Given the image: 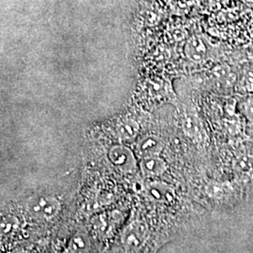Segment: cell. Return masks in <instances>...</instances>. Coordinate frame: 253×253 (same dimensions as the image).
I'll list each match as a JSON object with an SVG mask.
<instances>
[{
    "instance_id": "6da1fadb",
    "label": "cell",
    "mask_w": 253,
    "mask_h": 253,
    "mask_svg": "<svg viewBox=\"0 0 253 253\" xmlns=\"http://www.w3.org/2000/svg\"><path fill=\"white\" fill-rule=\"evenodd\" d=\"M27 211L40 220H51L58 215L61 209L60 202L53 196H39L27 202Z\"/></svg>"
},
{
    "instance_id": "7a4b0ae2",
    "label": "cell",
    "mask_w": 253,
    "mask_h": 253,
    "mask_svg": "<svg viewBox=\"0 0 253 253\" xmlns=\"http://www.w3.org/2000/svg\"><path fill=\"white\" fill-rule=\"evenodd\" d=\"M109 160L112 164L124 173L135 172L137 168L136 158L133 152L125 145H114L109 150Z\"/></svg>"
},
{
    "instance_id": "3957f363",
    "label": "cell",
    "mask_w": 253,
    "mask_h": 253,
    "mask_svg": "<svg viewBox=\"0 0 253 253\" xmlns=\"http://www.w3.org/2000/svg\"><path fill=\"white\" fill-rule=\"evenodd\" d=\"M213 46L206 38L194 36L190 38L185 45V54L193 62H203L209 58Z\"/></svg>"
},
{
    "instance_id": "277c9868",
    "label": "cell",
    "mask_w": 253,
    "mask_h": 253,
    "mask_svg": "<svg viewBox=\"0 0 253 253\" xmlns=\"http://www.w3.org/2000/svg\"><path fill=\"white\" fill-rule=\"evenodd\" d=\"M147 226L142 221H133L123 232L122 242L129 251H137L145 242Z\"/></svg>"
},
{
    "instance_id": "5b68a950",
    "label": "cell",
    "mask_w": 253,
    "mask_h": 253,
    "mask_svg": "<svg viewBox=\"0 0 253 253\" xmlns=\"http://www.w3.org/2000/svg\"><path fill=\"white\" fill-rule=\"evenodd\" d=\"M146 193L150 199L167 205L172 203L175 198V192L172 187L161 181L149 183L146 186Z\"/></svg>"
},
{
    "instance_id": "8992f818",
    "label": "cell",
    "mask_w": 253,
    "mask_h": 253,
    "mask_svg": "<svg viewBox=\"0 0 253 253\" xmlns=\"http://www.w3.org/2000/svg\"><path fill=\"white\" fill-rule=\"evenodd\" d=\"M207 192L213 199L229 203L236 194L234 184L230 181H212L207 186Z\"/></svg>"
},
{
    "instance_id": "52a82bcc",
    "label": "cell",
    "mask_w": 253,
    "mask_h": 253,
    "mask_svg": "<svg viewBox=\"0 0 253 253\" xmlns=\"http://www.w3.org/2000/svg\"><path fill=\"white\" fill-rule=\"evenodd\" d=\"M163 142L156 135H147L144 137L137 145V151L142 159L159 156L163 150Z\"/></svg>"
},
{
    "instance_id": "ba28073f",
    "label": "cell",
    "mask_w": 253,
    "mask_h": 253,
    "mask_svg": "<svg viewBox=\"0 0 253 253\" xmlns=\"http://www.w3.org/2000/svg\"><path fill=\"white\" fill-rule=\"evenodd\" d=\"M140 168L145 176L156 177L163 174L167 169V166L162 158H160L159 156H153L142 159Z\"/></svg>"
},
{
    "instance_id": "9c48e42d",
    "label": "cell",
    "mask_w": 253,
    "mask_h": 253,
    "mask_svg": "<svg viewBox=\"0 0 253 253\" xmlns=\"http://www.w3.org/2000/svg\"><path fill=\"white\" fill-rule=\"evenodd\" d=\"M139 130H140V126L133 119L123 120L118 124L116 128V132L118 138L126 141L134 139L136 136L138 135Z\"/></svg>"
},
{
    "instance_id": "30bf717a",
    "label": "cell",
    "mask_w": 253,
    "mask_h": 253,
    "mask_svg": "<svg viewBox=\"0 0 253 253\" xmlns=\"http://www.w3.org/2000/svg\"><path fill=\"white\" fill-rule=\"evenodd\" d=\"M89 239L84 233H77L73 235L68 245L67 253H87L89 251Z\"/></svg>"
},
{
    "instance_id": "8fae6325",
    "label": "cell",
    "mask_w": 253,
    "mask_h": 253,
    "mask_svg": "<svg viewBox=\"0 0 253 253\" xmlns=\"http://www.w3.org/2000/svg\"><path fill=\"white\" fill-rule=\"evenodd\" d=\"M234 167L236 172H247L252 171L253 169V157L251 156H242L235 160Z\"/></svg>"
},
{
    "instance_id": "7c38bea8",
    "label": "cell",
    "mask_w": 253,
    "mask_h": 253,
    "mask_svg": "<svg viewBox=\"0 0 253 253\" xmlns=\"http://www.w3.org/2000/svg\"><path fill=\"white\" fill-rule=\"evenodd\" d=\"M18 219L13 216H6L1 220V232L4 235H9L18 227Z\"/></svg>"
},
{
    "instance_id": "4fadbf2b",
    "label": "cell",
    "mask_w": 253,
    "mask_h": 253,
    "mask_svg": "<svg viewBox=\"0 0 253 253\" xmlns=\"http://www.w3.org/2000/svg\"><path fill=\"white\" fill-rule=\"evenodd\" d=\"M242 111L244 113L246 118L250 122L253 123V95L245 100L242 106Z\"/></svg>"
},
{
    "instance_id": "5bb4252c",
    "label": "cell",
    "mask_w": 253,
    "mask_h": 253,
    "mask_svg": "<svg viewBox=\"0 0 253 253\" xmlns=\"http://www.w3.org/2000/svg\"><path fill=\"white\" fill-rule=\"evenodd\" d=\"M241 85L246 92L253 93V71L248 72L245 74Z\"/></svg>"
}]
</instances>
